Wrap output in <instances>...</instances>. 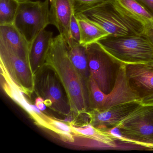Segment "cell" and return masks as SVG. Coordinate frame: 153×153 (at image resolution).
I'll list each match as a JSON object with an SVG mask.
<instances>
[{"instance_id": "cell-1", "label": "cell", "mask_w": 153, "mask_h": 153, "mask_svg": "<svg viewBox=\"0 0 153 153\" xmlns=\"http://www.w3.org/2000/svg\"><path fill=\"white\" fill-rule=\"evenodd\" d=\"M45 64L56 72L66 91L71 114L76 118L89 111L88 93L70 59L68 45L59 34L52 41Z\"/></svg>"}, {"instance_id": "cell-2", "label": "cell", "mask_w": 153, "mask_h": 153, "mask_svg": "<svg viewBox=\"0 0 153 153\" xmlns=\"http://www.w3.org/2000/svg\"><path fill=\"white\" fill-rule=\"evenodd\" d=\"M77 17L86 19L103 28L110 35L126 36L145 33L146 26L117 0L93 6L75 7Z\"/></svg>"}, {"instance_id": "cell-3", "label": "cell", "mask_w": 153, "mask_h": 153, "mask_svg": "<svg viewBox=\"0 0 153 153\" xmlns=\"http://www.w3.org/2000/svg\"><path fill=\"white\" fill-rule=\"evenodd\" d=\"M106 131L119 141L153 150V105L140 103L118 126Z\"/></svg>"}, {"instance_id": "cell-4", "label": "cell", "mask_w": 153, "mask_h": 153, "mask_svg": "<svg viewBox=\"0 0 153 153\" xmlns=\"http://www.w3.org/2000/svg\"><path fill=\"white\" fill-rule=\"evenodd\" d=\"M98 42L116 59L124 64L153 61V45L145 33L138 35H109Z\"/></svg>"}, {"instance_id": "cell-5", "label": "cell", "mask_w": 153, "mask_h": 153, "mask_svg": "<svg viewBox=\"0 0 153 153\" xmlns=\"http://www.w3.org/2000/svg\"><path fill=\"white\" fill-rule=\"evenodd\" d=\"M90 76L105 94L114 87L121 66L124 64L109 53L98 42L86 46Z\"/></svg>"}, {"instance_id": "cell-6", "label": "cell", "mask_w": 153, "mask_h": 153, "mask_svg": "<svg viewBox=\"0 0 153 153\" xmlns=\"http://www.w3.org/2000/svg\"><path fill=\"white\" fill-rule=\"evenodd\" d=\"M34 92L53 111L66 116L71 113L64 87L56 72L48 65L45 64L35 75Z\"/></svg>"}, {"instance_id": "cell-7", "label": "cell", "mask_w": 153, "mask_h": 153, "mask_svg": "<svg viewBox=\"0 0 153 153\" xmlns=\"http://www.w3.org/2000/svg\"><path fill=\"white\" fill-rule=\"evenodd\" d=\"M88 89L89 111H104L120 104L141 101L129 85L124 63L120 68L114 87L110 93L105 94L101 91L92 77L88 82Z\"/></svg>"}, {"instance_id": "cell-8", "label": "cell", "mask_w": 153, "mask_h": 153, "mask_svg": "<svg viewBox=\"0 0 153 153\" xmlns=\"http://www.w3.org/2000/svg\"><path fill=\"white\" fill-rule=\"evenodd\" d=\"M50 25L49 0L30 1L20 3L14 25L29 44Z\"/></svg>"}, {"instance_id": "cell-9", "label": "cell", "mask_w": 153, "mask_h": 153, "mask_svg": "<svg viewBox=\"0 0 153 153\" xmlns=\"http://www.w3.org/2000/svg\"><path fill=\"white\" fill-rule=\"evenodd\" d=\"M1 67L4 69L16 85L31 98L34 92L35 76L26 61L9 46L0 42Z\"/></svg>"}, {"instance_id": "cell-10", "label": "cell", "mask_w": 153, "mask_h": 153, "mask_svg": "<svg viewBox=\"0 0 153 153\" xmlns=\"http://www.w3.org/2000/svg\"><path fill=\"white\" fill-rule=\"evenodd\" d=\"M140 104V101H132L114 105L104 111L90 110L87 113L91 124L106 131L118 126Z\"/></svg>"}, {"instance_id": "cell-11", "label": "cell", "mask_w": 153, "mask_h": 153, "mask_svg": "<svg viewBox=\"0 0 153 153\" xmlns=\"http://www.w3.org/2000/svg\"><path fill=\"white\" fill-rule=\"evenodd\" d=\"M125 68L129 85L140 100L153 94V67L131 63L125 64Z\"/></svg>"}, {"instance_id": "cell-12", "label": "cell", "mask_w": 153, "mask_h": 153, "mask_svg": "<svg viewBox=\"0 0 153 153\" xmlns=\"http://www.w3.org/2000/svg\"><path fill=\"white\" fill-rule=\"evenodd\" d=\"M51 25L58 29L69 46L74 41L70 35V25L72 15L75 12L73 0H49Z\"/></svg>"}, {"instance_id": "cell-13", "label": "cell", "mask_w": 153, "mask_h": 153, "mask_svg": "<svg viewBox=\"0 0 153 153\" xmlns=\"http://www.w3.org/2000/svg\"><path fill=\"white\" fill-rule=\"evenodd\" d=\"M71 125L75 131V140L76 138L85 139V142H88V146L91 147V142L92 147H117L118 140L109 131L99 129L89 122L82 125Z\"/></svg>"}, {"instance_id": "cell-14", "label": "cell", "mask_w": 153, "mask_h": 153, "mask_svg": "<svg viewBox=\"0 0 153 153\" xmlns=\"http://www.w3.org/2000/svg\"><path fill=\"white\" fill-rule=\"evenodd\" d=\"M1 82L3 91L29 114L36 125L46 128L47 123L44 118V114L42 116H41L34 111L32 108V104L29 103L28 101L26 99L24 95L25 94L16 85L5 70L2 67H1Z\"/></svg>"}, {"instance_id": "cell-15", "label": "cell", "mask_w": 153, "mask_h": 153, "mask_svg": "<svg viewBox=\"0 0 153 153\" xmlns=\"http://www.w3.org/2000/svg\"><path fill=\"white\" fill-rule=\"evenodd\" d=\"M53 38L52 32L44 29L39 33L30 44L28 63L34 76L37 71L45 65Z\"/></svg>"}, {"instance_id": "cell-16", "label": "cell", "mask_w": 153, "mask_h": 153, "mask_svg": "<svg viewBox=\"0 0 153 153\" xmlns=\"http://www.w3.org/2000/svg\"><path fill=\"white\" fill-rule=\"evenodd\" d=\"M0 42L9 46L28 63L30 44L14 25L0 26Z\"/></svg>"}, {"instance_id": "cell-17", "label": "cell", "mask_w": 153, "mask_h": 153, "mask_svg": "<svg viewBox=\"0 0 153 153\" xmlns=\"http://www.w3.org/2000/svg\"><path fill=\"white\" fill-rule=\"evenodd\" d=\"M70 59L80 77L84 87L88 93V82L90 79V71L87 55L86 47L79 43L73 42L68 46Z\"/></svg>"}, {"instance_id": "cell-18", "label": "cell", "mask_w": 153, "mask_h": 153, "mask_svg": "<svg viewBox=\"0 0 153 153\" xmlns=\"http://www.w3.org/2000/svg\"><path fill=\"white\" fill-rule=\"evenodd\" d=\"M80 31L79 44L86 46L98 42L102 38L109 35L103 28L95 23L81 17H77Z\"/></svg>"}, {"instance_id": "cell-19", "label": "cell", "mask_w": 153, "mask_h": 153, "mask_svg": "<svg viewBox=\"0 0 153 153\" xmlns=\"http://www.w3.org/2000/svg\"><path fill=\"white\" fill-rule=\"evenodd\" d=\"M44 117L47 123L46 129L56 133L63 141L68 143H74L75 131L72 125L45 114H44Z\"/></svg>"}, {"instance_id": "cell-20", "label": "cell", "mask_w": 153, "mask_h": 153, "mask_svg": "<svg viewBox=\"0 0 153 153\" xmlns=\"http://www.w3.org/2000/svg\"><path fill=\"white\" fill-rule=\"evenodd\" d=\"M120 4L146 26L153 25V16L136 0H117Z\"/></svg>"}, {"instance_id": "cell-21", "label": "cell", "mask_w": 153, "mask_h": 153, "mask_svg": "<svg viewBox=\"0 0 153 153\" xmlns=\"http://www.w3.org/2000/svg\"><path fill=\"white\" fill-rule=\"evenodd\" d=\"M19 5L16 0H0V26L14 25Z\"/></svg>"}, {"instance_id": "cell-22", "label": "cell", "mask_w": 153, "mask_h": 153, "mask_svg": "<svg viewBox=\"0 0 153 153\" xmlns=\"http://www.w3.org/2000/svg\"><path fill=\"white\" fill-rule=\"evenodd\" d=\"M70 35L72 41L80 43V27L75 12L72 15L70 25Z\"/></svg>"}, {"instance_id": "cell-23", "label": "cell", "mask_w": 153, "mask_h": 153, "mask_svg": "<svg viewBox=\"0 0 153 153\" xmlns=\"http://www.w3.org/2000/svg\"><path fill=\"white\" fill-rule=\"evenodd\" d=\"M109 1L111 0H73L75 3V7L94 6Z\"/></svg>"}, {"instance_id": "cell-24", "label": "cell", "mask_w": 153, "mask_h": 153, "mask_svg": "<svg viewBox=\"0 0 153 153\" xmlns=\"http://www.w3.org/2000/svg\"><path fill=\"white\" fill-rule=\"evenodd\" d=\"M153 16V0H136Z\"/></svg>"}, {"instance_id": "cell-25", "label": "cell", "mask_w": 153, "mask_h": 153, "mask_svg": "<svg viewBox=\"0 0 153 153\" xmlns=\"http://www.w3.org/2000/svg\"><path fill=\"white\" fill-rule=\"evenodd\" d=\"M144 33L153 45V25L146 26Z\"/></svg>"}, {"instance_id": "cell-26", "label": "cell", "mask_w": 153, "mask_h": 153, "mask_svg": "<svg viewBox=\"0 0 153 153\" xmlns=\"http://www.w3.org/2000/svg\"><path fill=\"white\" fill-rule=\"evenodd\" d=\"M42 111H45L46 105L44 102V100L41 97H37L35 100V104Z\"/></svg>"}, {"instance_id": "cell-27", "label": "cell", "mask_w": 153, "mask_h": 153, "mask_svg": "<svg viewBox=\"0 0 153 153\" xmlns=\"http://www.w3.org/2000/svg\"><path fill=\"white\" fill-rule=\"evenodd\" d=\"M140 103L145 105H153V94L141 99Z\"/></svg>"}, {"instance_id": "cell-28", "label": "cell", "mask_w": 153, "mask_h": 153, "mask_svg": "<svg viewBox=\"0 0 153 153\" xmlns=\"http://www.w3.org/2000/svg\"><path fill=\"white\" fill-rule=\"evenodd\" d=\"M19 3H24V2H27V1H33V0H16Z\"/></svg>"}, {"instance_id": "cell-29", "label": "cell", "mask_w": 153, "mask_h": 153, "mask_svg": "<svg viewBox=\"0 0 153 153\" xmlns=\"http://www.w3.org/2000/svg\"><path fill=\"white\" fill-rule=\"evenodd\" d=\"M149 66H151V67H153V61H152L149 62H146V63H144Z\"/></svg>"}]
</instances>
